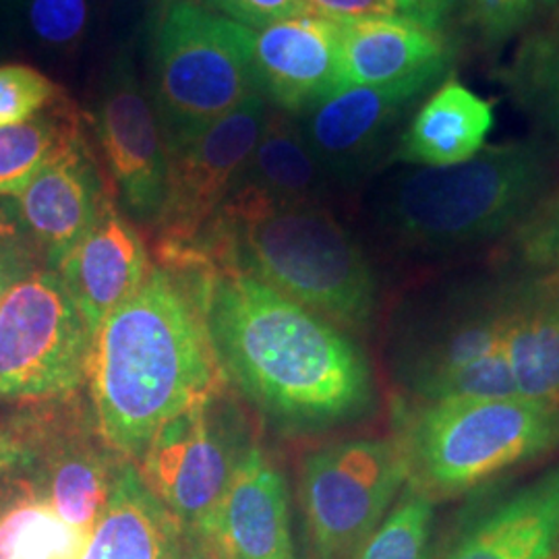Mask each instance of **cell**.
Masks as SVG:
<instances>
[{"label": "cell", "instance_id": "1", "mask_svg": "<svg viewBox=\"0 0 559 559\" xmlns=\"http://www.w3.org/2000/svg\"><path fill=\"white\" fill-rule=\"evenodd\" d=\"M383 369L402 402H559V288L500 260L425 280L388 316Z\"/></svg>", "mask_w": 559, "mask_h": 559}, {"label": "cell", "instance_id": "2", "mask_svg": "<svg viewBox=\"0 0 559 559\" xmlns=\"http://www.w3.org/2000/svg\"><path fill=\"white\" fill-rule=\"evenodd\" d=\"M201 309L222 378L280 436H323L376 417L371 359L332 321L214 263L201 284Z\"/></svg>", "mask_w": 559, "mask_h": 559}, {"label": "cell", "instance_id": "3", "mask_svg": "<svg viewBox=\"0 0 559 559\" xmlns=\"http://www.w3.org/2000/svg\"><path fill=\"white\" fill-rule=\"evenodd\" d=\"M207 267L195 247L158 245L140 290L94 338L87 392L104 440L129 462L166 420L226 383L201 309Z\"/></svg>", "mask_w": 559, "mask_h": 559}, {"label": "cell", "instance_id": "4", "mask_svg": "<svg viewBox=\"0 0 559 559\" xmlns=\"http://www.w3.org/2000/svg\"><path fill=\"white\" fill-rule=\"evenodd\" d=\"M559 191L543 138L485 145L454 166H400L369 198V224L394 258L445 263L500 249Z\"/></svg>", "mask_w": 559, "mask_h": 559}, {"label": "cell", "instance_id": "5", "mask_svg": "<svg viewBox=\"0 0 559 559\" xmlns=\"http://www.w3.org/2000/svg\"><path fill=\"white\" fill-rule=\"evenodd\" d=\"M216 267L260 280L355 338L380 318V280L325 203L221 207L193 242Z\"/></svg>", "mask_w": 559, "mask_h": 559}, {"label": "cell", "instance_id": "6", "mask_svg": "<svg viewBox=\"0 0 559 559\" xmlns=\"http://www.w3.org/2000/svg\"><path fill=\"white\" fill-rule=\"evenodd\" d=\"M408 483L454 500L559 454V402L450 399L392 404Z\"/></svg>", "mask_w": 559, "mask_h": 559}, {"label": "cell", "instance_id": "7", "mask_svg": "<svg viewBox=\"0 0 559 559\" xmlns=\"http://www.w3.org/2000/svg\"><path fill=\"white\" fill-rule=\"evenodd\" d=\"M150 100L166 152L260 94L249 27L193 0H168L154 23Z\"/></svg>", "mask_w": 559, "mask_h": 559}, {"label": "cell", "instance_id": "8", "mask_svg": "<svg viewBox=\"0 0 559 559\" xmlns=\"http://www.w3.org/2000/svg\"><path fill=\"white\" fill-rule=\"evenodd\" d=\"M408 483L392 436H353L309 448L299 501L313 559H355Z\"/></svg>", "mask_w": 559, "mask_h": 559}, {"label": "cell", "instance_id": "9", "mask_svg": "<svg viewBox=\"0 0 559 559\" xmlns=\"http://www.w3.org/2000/svg\"><path fill=\"white\" fill-rule=\"evenodd\" d=\"M255 441L239 396L224 383L162 425L138 471L179 524L205 528Z\"/></svg>", "mask_w": 559, "mask_h": 559}, {"label": "cell", "instance_id": "10", "mask_svg": "<svg viewBox=\"0 0 559 559\" xmlns=\"http://www.w3.org/2000/svg\"><path fill=\"white\" fill-rule=\"evenodd\" d=\"M2 417L27 450L50 508L90 539L127 460L104 440L87 385L20 402Z\"/></svg>", "mask_w": 559, "mask_h": 559}, {"label": "cell", "instance_id": "11", "mask_svg": "<svg viewBox=\"0 0 559 559\" xmlns=\"http://www.w3.org/2000/svg\"><path fill=\"white\" fill-rule=\"evenodd\" d=\"M92 348L59 274L41 265L0 302V400L52 399L85 388Z\"/></svg>", "mask_w": 559, "mask_h": 559}, {"label": "cell", "instance_id": "12", "mask_svg": "<svg viewBox=\"0 0 559 559\" xmlns=\"http://www.w3.org/2000/svg\"><path fill=\"white\" fill-rule=\"evenodd\" d=\"M450 75L454 64L388 85L342 87L295 117L334 189H353L390 164L411 115Z\"/></svg>", "mask_w": 559, "mask_h": 559}, {"label": "cell", "instance_id": "13", "mask_svg": "<svg viewBox=\"0 0 559 559\" xmlns=\"http://www.w3.org/2000/svg\"><path fill=\"white\" fill-rule=\"evenodd\" d=\"M87 122L120 210L154 230L166 200L168 152L129 50H120L104 69Z\"/></svg>", "mask_w": 559, "mask_h": 559}, {"label": "cell", "instance_id": "14", "mask_svg": "<svg viewBox=\"0 0 559 559\" xmlns=\"http://www.w3.org/2000/svg\"><path fill=\"white\" fill-rule=\"evenodd\" d=\"M265 115L267 102L255 94L168 150L166 200L154 228L158 245H193L205 233L260 138Z\"/></svg>", "mask_w": 559, "mask_h": 559}, {"label": "cell", "instance_id": "15", "mask_svg": "<svg viewBox=\"0 0 559 559\" xmlns=\"http://www.w3.org/2000/svg\"><path fill=\"white\" fill-rule=\"evenodd\" d=\"M559 554V460L473 493L438 559H554Z\"/></svg>", "mask_w": 559, "mask_h": 559}, {"label": "cell", "instance_id": "16", "mask_svg": "<svg viewBox=\"0 0 559 559\" xmlns=\"http://www.w3.org/2000/svg\"><path fill=\"white\" fill-rule=\"evenodd\" d=\"M112 195L100 156L83 124L15 200L27 235L38 245L46 265L55 270L100 218Z\"/></svg>", "mask_w": 559, "mask_h": 559}, {"label": "cell", "instance_id": "17", "mask_svg": "<svg viewBox=\"0 0 559 559\" xmlns=\"http://www.w3.org/2000/svg\"><path fill=\"white\" fill-rule=\"evenodd\" d=\"M249 32L258 92L276 110L299 117L338 92L342 23L305 13Z\"/></svg>", "mask_w": 559, "mask_h": 559}, {"label": "cell", "instance_id": "18", "mask_svg": "<svg viewBox=\"0 0 559 559\" xmlns=\"http://www.w3.org/2000/svg\"><path fill=\"white\" fill-rule=\"evenodd\" d=\"M152 265L154 258L138 224L112 195L100 218L60 258L55 272L96 338L104 320L140 290Z\"/></svg>", "mask_w": 559, "mask_h": 559}, {"label": "cell", "instance_id": "19", "mask_svg": "<svg viewBox=\"0 0 559 559\" xmlns=\"http://www.w3.org/2000/svg\"><path fill=\"white\" fill-rule=\"evenodd\" d=\"M203 531L216 539L228 559H297L288 485L260 440L251 445L221 508Z\"/></svg>", "mask_w": 559, "mask_h": 559}, {"label": "cell", "instance_id": "20", "mask_svg": "<svg viewBox=\"0 0 559 559\" xmlns=\"http://www.w3.org/2000/svg\"><path fill=\"white\" fill-rule=\"evenodd\" d=\"M332 191L334 185L302 140L297 119L267 106L260 138L222 207L328 205Z\"/></svg>", "mask_w": 559, "mask_h": 559}, {"label": "cell", "instance_id": "21", "mask_svg": "<svg viewBox=\"0 0 559 559\" xmlns=\"http://www.w3.org/2000/svg\"><path fill=\"white\" fill-rule=\"evenodd\" d=\"M85 543L50 508L27 450L0 417V559H80Z\"/></svg>", "mask_w": 559, "mask_h": 559}, {"label": "cell", "instance_id": "22", "mask_svg": "<svg viewBox=\"0 0 559 559\" xmlns=\"http://www.w3.org/2000/svg\"><path fill=\"white\" fill-rule=\"evenodd\" d=\"M456 55L459 46L450 34L406 17L342 23L340 90L408 80L427 69L456 64Z\"/></svg>", "mask_w": 559, "mask_h": 559}, {"label": "cell", "instance_id": "23", "mask_svg": "<svg viewBox=\"0 0 559 559\" xmlns=\"http://www.w3.org/2000/svg\"><path fill=\"white\" fill-rule=\"evenodd\" d=\"M493 124L496 104L450 75L411 115L390 164L441 168L471 160Z\"/></svg>", "mask_w": 559, "mask_h": 559}, {"label": "cell", "instance_id": "24", "mask_svg": "<svg viewBox=\"0 0 559 559\" xmlns=\"http://www.w3.org/2000/svg\"><path fill=\"white\" fill-rule=\"evenodd\" d=\"M177 531V519L127 460L80 559H168Z\"/></svg>", "mask_w": 559, "mask_h": 559}, {"label": "cell", "instance_id": "25", "mask_svg": "<svg viewBox=\"0 0 559 559\" xmlns=\"http://www.w3.org/2000/svg\"><path fill=\"white\" fill-rule=\"evenodd\" d=\"M501 83L559 154V17L522 36Z\"/></svg>", "mask_w": 559, "mask_h": 559}, {"label": "cell", "instance_id": "26", "mask_svg": "<svg viewBox=\"0 0 559 559\" xmlns=\"http://www.w3.org/2000/svg\"><path fill=\"white\" fill-rule=\"evenodd\" d=\"M81 127L83 115L69 98L34 119L0 127V198H20Z\"/></svg>", "mask_w": 559, "mask_h": 559}, {"label": "cell", "instance_id": "27", "mask_svg": "<svg viewBox=\"0 0 559 559\" xmlns=\"http://www.w3.org/2000/svg\"><path fill=\"white\" fill-rule=\"evenodd\" d=\"M438 501L411 483L355 559H431Z\"/></svg>", "mask_w": 559, "mask_h": 559}, {"label": "cell", "instance_id": "28", "mask_svg": "<svg viewBox=\"0 0 559 559\" xmlns=\"http://www.w3.org/2000/svg\"><path fill=\"white\" fill-rule=\"evenodd\" d=\"M100 0H25L23 15L34 44L55 57H73L90 38Z\"/></svg>", "mask_w": 559, "mask_h": 559}, {"label": "cell", "instance_id": "29", "mask_svg": "<svg viewBox=\"0 0 559 559\" xmlns=\"http://www.w3.org/2000/svg\"><path fill=\"white\" fill-rule=\"evenodd\" d=\"M508 265L539 276H559V191L498 249Z\"/></svg>", "mask_w": 559, "mask_h": 559}, {"label": "cell", "instance_id": "30", "mask_svg": "<svg viewBox=\"0 0 559 559\" xmlns=\"http://www.w3.org/2000/svg\"><path fill=\"white\" fill-rule=\"evenodd\" d=\"M539 9V0H459L468 32L489 50L524 36Z\"/></svg>", "mask_w": 559, "mask_h": 559}, {"label": "cell", "instance_id": "31", "mask_svg": "<svg viewBox=\"0 0 559 559\" xmlns=\"http://www.w3.org/2000/svg\"><path fill=\"white\" fill-rule=\"evenodd\" d=\"M67 98L60 85L34 67H0V127L34 119Z\"/></svg>", "mask_w": 559, "mask_h": 559}, {"label": "cell", "instance_id": "32", "mask_svg": "<svg viewBox=\"0 0 559 559\" xmlns=\"http://www.w3.org/2000/svg\"><path fill=\"white\" fill-rule=\"evenodd\" d=\"M221 11L224 17L237 21L245 27H263L274 21L305 15L302 0H203Z\"/></svg>", "mask_w": 559, "mask_h": 559}, {"label": "cell", "instance_id": "33", "mask_svg": "<svg viewBox=\"0 0 559 559\" xmlns=\"http://www.w3.org/2000/svg\"><path fill=\"white\" fill-rule=\"evenodd\" d=\"M302 2H305V13L334 21V23L402 17L396 0H302Z\"/></svg>", "mask_w": 559, "mask_h": 559}, {"label": "cell", "instance_id": "34", "mask_svg": "<svg viewBox=\"0 0 559 559\" xmlns=\"http://www.w3.org/2000/svg\"><path fill=\"white\" fill-rule=\"evenodd\" d=\"M41 265H46L44 255L29 237L0 242V302L20 280Z\"/></svg>", "mask_w": 559, "mask_h": 559}, {"label": "cell", "instance_id": "35", "mask_svg": "<svg viewBox=\"0 0 559 559\" xmlns=\"http://www.w3.org/2000/svg\"><path fill=\"white\" fill-rule=\"evenodd\" d=\"M396 4L402 17L445 34L459 13V0H396Z\"/></svg>", "mask_w": 559, "mask_h": 559}, {"label": "cell", "instance_id": "36", "mask_svg": "<svg viewBox=\"0 0 559 559\" xmlns=\"http://www.w3.org/2000/svg\"><path fill=\"white\" fill-rule=\"evenodd\" d=\"M27 237L29 235H27L23 221H21L17 200L15 198H0V242L27 239Z\"/></svg>", "mask_w": 559, "mask_h": 559}, {"label": "cell", "instance_id": "37", "mask_svg": "<svg viewBox=\"0 0 559 559\" xmlns=\"http://www.w3.org/2000/svg\"><path fill=\"white\" fill-rule=\"evenodd\" d=\"M23 4L25 0H0V11L7 13L9 17H15L23 13Z\"/></svg>", "mask_w": 559, "mask_h": 559}, {"label": "cell", "instance_id": "38", "mask_svg": "<svg viewBox=\"0 0 559 559\" xmlns=\"http://www.w3.org/2000/svg\"><path fill=\"white\" fill-rule=\"evenodd\" d=\"M539 7L547 11H554V9H559V0H539Z\"/></svg>", "mask_w": 559, "mask_h": 559}, {"label": "cell", "instance_id": "39", "mask_svg": "<svg viewBox=\"0 0 559 559\" xmlns=\"http://www.w3.org/2000/svg\"><path fill=\"white\" fill-rule=\"evenodd\" d=\"M554 559H559V554H558V556H556V558H554Z\"/></svg>", "mask_w": 559, "mask_h": 559}]
</instances>
